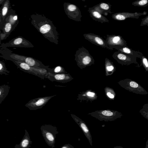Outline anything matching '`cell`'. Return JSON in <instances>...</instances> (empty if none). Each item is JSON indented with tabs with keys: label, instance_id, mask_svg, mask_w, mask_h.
I'll return each instance as SVG.
<instances>
[{
	"label": "cell",
	"instance_id": "6da1fadb",
	"mask_svg": "<svg viewBox=\"0 0 148 148\" xmlns=\"http://www.w3.org/2000/svg\"><path fill=\"white\" fill-rule=\"evenodd\" d=\"M75 60L81 69L91 65L94 63V59L89 51L83 46L78 48L75 55Z\"/></svg>",
	"mask_w": 148,
	"mask_h": 148
},
{
	"label": "cell",
	"instance_id": "7a4b0ae2",
	"mask_svg": "<svg viewBox=\"0 0 148 148\" xmlns=\"http://www.w3.org/2000/svg\"><path fill=\"white\" fill-rule=\"evenodd\" d=\"M16 66L22 71L35 75L42 79H44L49 73V69L45 68H37L31 67L26 63L12 60Z\"/></svg>",
	"mask_w": 148,
	"mask_h": 148
},
{
	"label": "cell",
	"instance_id": "3957f363",
	"mask_svg": "<svg viewBox=\"0 0 148 148\" xmlns=\"http://www.w3.org/2000/svg\"><path fill=\"white\" fill-rule=\"evenodd\" d=\"M65 12L70 19L76 21H81L82 17L79 8L76 5L69 3L65 2L64 4Z\"/></svg>",
	"mask_w": 148,
	"mask_h": 148
},
{
	"label": "cell",
	"instance_id": "277c9868",
	"mask_svg": "<svg viewBox=\"0 0 148 148\" xmlns=\"http://www.w3.org/2000/svg\"><path fill=\"white\" fill-rule=\"evenodd\" d=\"M88 114L100 121H113L119 117L116 112L111 110L96 111Z\"/></svg>",
	"mask_w": 148,
	"mask_h": 148
},
{
	"label": "cell",
	"instance_id": "5b68a950",
	"mask_svg": "<svg viewBox=\"0 0 148 148\" xmlns=\"http://www.w3.org/2000/svg\"><path fill=\"white\" fill-rule=\"evenodd\" d=\"M56 95L41 97L34 98L29 100L25 106L30 110H36L41 108L44 106L52 98Z\"/></svg>",
	"mask_w": 148,
	"mask_h": 148
},
{
	"label": "cell",
	"instance_id": "8992f818",
	"mask_svg": "<svg viewBox=\"0 0 148 148\" xmlns=\"http://www.w3.org/2000/svg\"><path fill=\"white\" fill-rule=\"evenodd\" d=\"M106 41L110 50L117 47L127 46L126 41L119 35H106Z\"/></svg>",
	"mask_w": 148,
	"mask_h": 148
},
{
	"label": "cell",
	"instance_id": "52a82bcc",
	"mask_svg": "<svg viewBox=\"0 0 148 148\" xmlns=\"http://www.w3.org/2000/svg\"><path fill=\"white\" fill-rule=\"evenodd\" d=\"M14 60L25 63L29 66L37 68H45L49 69L48 66L31 57H25L19 55H14L12 57Z\"/></svg>",
	"mask_w": 148,
	"mask_h": 148
},
{
	"label": "cell",
	"instance_id": "ba28073f",
	"mask_svg": "<svg viewBox=\"0 0 148 148\" xmlns=\"http://www.w3.org/2000/svg\"><path fill=\"white\" fill-rule=\"evenodd\" d=\"M147 14L146 11L143 12H136L134 13L123 12L114 13L112 15V17L115 20L121 21L127 18L138 19L141 16L146 15Z\"/></svg>",
	"mask_w": 148,
	"mask_h": 148
},
{
	"label": "cell",
	"instance_id": "9c48e42d",
	"mask_svg": "<svg viewBox=\"0 0 148 148\" xmlns=\"http://www.w3.org/2000/svg\"><path fill=\"white\" fill-rule=\"evenodd\" d=\"M84 38L91 43L102 48L109 49L106 40L99 36L93 33H89L83 34Z\"/></svg>",
	"mask_w": 148,
	"mask_h": 148
},
{
	"label": "cell",
	"instance_id": "30bf717a",
	"mask_svg": "<svg viewBox=\"0 0 148 148\" xmlns=\"http://www.w3.org/2000/svg\"><path fill=\"white\" fill-rule=\"evenodd\" d=\"M45 78L52 82L56 81L61 83L67 82L72 79V77L69 74L65 73L52 74L49 73Z\"/></svg>",
	"mask_w": 148,
	"mask_h": 148
},
{
	"label": "cell",
	"instance_id": "8fae6325",
	"mask_svg": "<svg viewBox=\"0 0 148 148\" xmlns=\"http://www.w3.org/2000/svg\"><path fill=\"white\" fill-rule=\"evenodd\" d=\"M71 116L74 120L82 129L84 134L88 140L90 145L92 146V139L89 130L87 125L81 119L76 116L71 114Z\"/></svg>",
	"mask_w": 148,
	"mask_h": 148
},
{
	"label": "cell",
	"instance_id": "7c38bea8",
	"mask_svg": "<svg viewBox=\"0 0 148 148\" xmlns=\"http://www.w3.org/2000/svg\"><path fill=\"white\" fill-rule=\"evenodd\" d=\"M112 56L118 62L121 64L130 62L136 59V57L132 56L118 51L114 52Z\"/></svg>",
	"mask_w": 148,
	"mask_h": 148
},
{
	"label": "cell",
	"instance_id": "4fadbf2b",
	"mask_svg": "<svg viewBox=\"0 0 148 148\" xmlns=\"http://www.w3.org/2000/svg\"><path fill=\"white\" fill-rule=\"evenodd\" d=\"M112 5L109 3H106L101 2L98 4L95 5L92 8L96 11L105 16H107L108 13L112 14L111 8Z\"/></svg>",
	"mask_w": 148,
	"mask_h": 148
},
{
	"label": "cell",
	"instance_id": "5bb4252c",
	"mask_svg": "<svg viewBox=\"0 0 148 148\" xmlns=\"http://www.w3.org/2000/svg\"><path fill=\"white\" fill-rule=\"evenodd\" d=\"M88 11L90 13V17L94 20L101 23L109 22V20L105 16L95 10L92 7L89 8Z\"/></svg>",
	"mask_w": 148,
	"mask_h": 148
},
{
	"label": "cell",
	"instance_id": "9a60e30c",
	"mask_svg": "<svg viewBox=\"0 0 148 148\" xmlns=\"http://www.w3.org/2000/svg\"><path fill=\"white\" fill-rule=\"evenodd\" d=\"M114 49L118 51L125 53L132 56L135 57H139L141 58L143 54L139 51L134 50L128 46H119L116 47Z\"/></svg>",
	"mask_w": 148,
	"mask_h": 148
},
{
	"label": "cell",
	"instance_id": "2e32d148",
	"mask_svg": "<svg viewBox=\"0 0 148 148\" xmlns=\"http://www.w3.org/2000/svg\"><path fill=\"white\" fill-rule=\"evenodd\" d=\"M10 87L8 85L3 84L0 86V104H1L8 94Z\"/></svg>",
	"mask_w": 148,
	"mask_h": 148
},
{
	"label": "cell",
	"instance_id": "e0dca14e",
	"mask_svg": "<svg viewBox=\"0 0 148 148\" xmlns=\"http://www.w3.org/2000/svg\"><path fill=\"white\" fill-rule=\"evenodd\" d=\"M105 66L106 71L109 72L112 71L114 69L113 62L107 58L105 59Z\"/></svg>",
	"mask_w": 148,
	"mask_h": 148
},
{
	"label": "cell",
	"instance_id": "ac0fdd59",
	"mask_svg": "<svg viewBox=\"0 0 148 148\" xmlns=\"http://www.w3.org/2000/svg\"><path fill=\"white\" fill-rule=\"evenodd\" d=\"M132 5L135 6L146 7L148 5V0H136L133 2Z\"/></svg>",
	"mask_w": 148,
	"mask_h": 148
},
{
	"label": "cell",
	"instance_id": "d6986e66",
	"mask_svg": "<svg viewBox=\"0 0 148 148\" xmlns=\"http://www.w3.org/2000/svg\"><path fill=\"white\" fill-rule=\"evenodd\" d=\"M49 71L52 74L62 73L65 72L64 68L60 66H57L52 69H50Z\"/></svg>",
	"mask_w": 148,
	"mask_h": 148
},
{
	"label": "cell",
	"instance_id": "ffe728a7",
	"mask_svg": "<svg viewBox=\"0 0 148 148\" xmlns=\"http://www.w3.org/2000/svg\"><path fill=\"white\" fill-rule=\"evenodd\" d=\"M10 71L7 70L5 64L2 61L0 62V75L4 74L5 75H9Z\"/></svg>",
	"mask_w": 148,
	"mask_h": 148
},
{
	"label": "cell",
	"instance_id": "44dd1931",
	"mask_svg": "<svg viewBox=\"0 0 148 148\" xmlns=\"http://www.w3.org/2000/svg\"><path fill=\"white\" fill-rule=\"evenodd\" d=\"M148 26V15L141 19L140 26Z\"/></svg>",
	"mask_w": 148,
	"mask_h": 148
},
{
	"label": "cell",
	"instance_id": "7402d4cb",
	"mask_svg": "<svg viewBox=\"0 0 148 148\" xmlns=\"http://www.w3.org/2000/svg\"><path fill=\"white\" fill-rule=\"evenodd\" d=\"M23 39L21 38H18L14 40L13 42L14 45H18L21 44L23 42Z\"/></svg>",
	"mask_w": 148,
	"mask_h": 148
},
{
	"label": "cell",
	"instance_id": "603a6c76",
	"mask_svg": "<svg viewBox=\"0 0 148 148\" xmlns=\"http://www.w3.org/2000/svg\"><path fill=\"white\" fill-rule=\"evenodd\" d=\"M142 62L143 65L146 68H148V61L147 59L143 55L141 58Z\"/></svg>",
	"mask_w": 148,
	"mask_h": 148
},
{
	"label": "cell",
	"instance_id": "cb8c5ba5",
	"mask_svg": "<svg viewBox=\"0 0 148 148\" xmlns=\"http://www.w3.org/2000/svg\"><path fill=\"white\" fill-rule=\"evenodd\" d=\"M84 95L88 97V98H93L96 96L95 93L89 91L87 92Z\"/></svg>",
	"mask_w": 148,
	"mask_h": 148
},
{
	"label": "cell",
	"instance_id": "d4e9b609",
	"mask_svg": "<svg viewBox=\"0 0 148 148\" xmlns=\"http://www.w3.org/2000/svg\"><path fill=\"white\" fill-rule=\"evenodd\" d=\"M11 24L9 23H6L5 27L4 29L5 31L6 32H8L11 30Z\"/></svg>",
	"mask_w": 148,
	"mask_h": 148
},
{
	"label": "cell",
	"instance_id": "484cf974",
	"mask_svg": "<svg viewBox=\"0 0 148 148\" xmlns=\"http://www.w3.org/2000/svg\"><path fill=\"white\" fill-rule=\"evenodd\" d=\"M46 136L48 140L50 141H52L54 140L53 136L52 134L48 132L46 134Z\"/></svg>",
	"mask_w": 148,
	"mask_h": 148
},
{
	"label": "cell",
	"instance_id": "4316f807",
	"mask_svg": "<svg viewBox=\"0 0 148 148\" xmlns=\"http://www.w3.org/2000/svg\"><path fill=\"white\" fill-rule=\"evenodd\" d=\"M130 86L134 88H136L138 86V84L134 81H131L130 83Z\"/></svg>",
	"mask_w": 148,
	"mask_h": 148
},
{
	"label": "cell",
	"instance_id": "83f0119b",
	"mask_svg": "<svg viewBox=\"0 0 148 148\" xmlns=\"http://www.w3.org/2000/svg\"><path fill=\"white\" fill-rule=\"evenodd\" d=\"M8 8L6 6L4 7L2 10V15L4 16H5L6 14L8 11Z\"/></svg>",
	"mask_w": 148,
	"mask_h": 148
},
{
	"label": "cell",
	"instance_id": "f1b7e54d",
	"mask_svg": "<svg viewBox=\"0 0 148 148\" xmlns=\"http://www.w3.org/2000/svg\"><path fill=\"white\" fill-rule=\"evenodd\" d=\"M28 141L27 139L24 140L22 143V145L23 147H26L28 144Z\"/></svg>",
	"mask_w": 148,
	"mask_h": 148
},
{
	"label": "cell",
	"instance_id": "f546056e",
	"mask_svg": "<svg viewBox=\"0 0 148 148\" xmlns=\"http://www.w3.org/2000/svg\"><path fill=\"white\" fill-rule=\"evenodd\" d=\"M106 94L107 96L110 98L111 99H113L114 98V95L112 94L111 92H107Z\"/></svg>",
	"mask_w": 148,
	"mask_h": 148
},
{
	"label": "cell",
	"instance_id": "4dcf8cb0",
	"mask_svg": "<svg viewBox=\"0 0 148 148\" xmlns=\"http://www.w3.org/2000/svg\"><path fill=\"white\" fill-rule=\"evenodd\" d=\"M62 148H75L73 146L69 144L63 147Z\"/></svg>",
	"mask_w": 148,
	"mask_h": 148
},
{
	"label": "cell",
	"instance_id": "1f68e13d",
	"mask_svg": "<svg viewBox=\"0 0 148 148\" xmlns=\"http://www.w3.org/2000/svg\"><path fill=\"white\" fill-rule=\"evenodd\" d=\"M13 20L15 21L17 19V16L15 15L13 17Z\"/></svg>",
	"mask_w": 148,
	"mask_h": 148
},
{
	"label": "cell",
	"instance_id": "d6a6232c",
	"mask_svg": "<svg viewBox=\"0 0 148 148\" xmlns=\"http://www.w3.org/2000/svg\"><path fill=\"white\" fill-rule=\"evenodd\" d=\"M145 148H148V139L146 142Z\"/></svg>",
	"mask_w": 148,
	"mask_h": 148
},
{
	"label": "cell",
	"instance_id": "836d02e7",
	"mask_svg": "<svg viewBox=\"0 0 148 148\" xmlns=\"http://www.w3.org/2000/svg\"><path fill=\"white\" fill-rule=\"evenodd\" d=\"M113 148H123L122 147L120 146H116L114 147Z\"/></svg>",
	"mask_w": 148,
	"mask_h": 148
}]
</instances>
